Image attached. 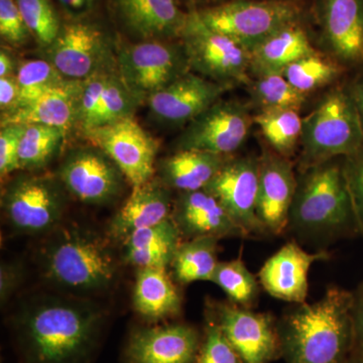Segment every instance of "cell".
I'll return each mask as SVG.
<instances>
[{
	"label": "cell",
	"instance_id": "obj_25",
	"mask_svg": "<svg viewBox=\"0 0 363 363\" xmlns=\"http://www.w3.org/2000/svg\"><path fill=\"white\" fill-rule=\"evenodd\" d=\"M125 25L145 40L180 39L188 13L177 0H116Z\"/></svg>",
	"mask_w": 363,
	"mask_h": 363
},
{
	"label": "cell",
	"instance_id": "obj_9",
	"mask_svg": "<svg viewBox=\"0 0 363 363\" xmlns=\"http://www.w3.org/2000/svg\"><path fill=\"white\" fill-rule=\"evenodd\" d=\"M117 70L140 104L191 71L182 43L147 40L121 48Z\"/></svg>",
	"mask_w": 363,
	"mask_h": 363
},
{
	"label": "cell",
	"instance_id": "obj_38",
	"mask_svg": "<svg viewBox=\"0 0 363 363\" xmlns=\"http://www.w3.org/2000/svg\"><path fill=\"white\" fill-rule=\"evenodd\" d=\"M194 363H243V360L220 329L206 321Z\"/></svg>",
	"mask_w": 363,
	"mask_h": 363
},
{
	"label": "cell",
	"instance_id": "obj_36",
	"mask_svg": "<svg viewBox=\"0 0 363 363\" xmlns=\"http://www.w3.org/2000/svg\"><path fill=\"white\" fill-rule=\"evenodd\" d=\"M16 77L21 89L20 100L16 108L35 101L37 98L66 80L47 59L20 62L16 68Z\"/></svg>",
	"mask_w": 363,
	"mask_h": 363
},
{
	"label": "cell",
	"instance_id": "obj_27",
	"mask_svg": "<svg viewBox=\"0 0 363 363\" xmlns=\"http://www.w3.org/2000/svg\"><path fill=\"white\" fill-rule=\"evenodd\" d=\"M167 269L143 267L136 272L133 309L147 321H164L181 314V293Z\"/></svg>",
	"mask_w": 363,
	"mask_h": 363
},
{
	"label": "cell",
	"instance_id": "obj_39",
	"mask_svg": "<svg viewBox=\"0 0 363 363\" xmlns=\"http://www.w3.org/2000/svg\"><path fill=\"white\" fill-rule=\"evenodd\" d=\"M343 169L359 234L363 236V147L354 154L343 157Z\"/></svg>",
	"mask_w": 363,
	"mask_h": 363
},
{
	"label": "cell",
	"instance_id": "obj_7",
	"mask_svg": "<svg viewBox=\"0 0 363 363\" xmlns=\"http://www.w3.org/2000/svg\"><path fill=\"white\" fill-rule=\"evenodd\" d=\"M196 11L205 25L250 52L279 28L301 18L300 6L293 0H233Z\"/></svg>",
	"mask_w": 363,
	"mask_h": 363
},
{
	"label": "cell",
	"instance_id": "obj_42",
	"mask_svg": "<svg viewBox=\"0 0 363 363\" xmlns=\"http://www.w3.org/2000/svg\"><path fill=\"white\" fill-rule=\"evenodd\" d=\"M25 267L18 260H6L0 266V302L6 306L25 281Z\"/></svg>",
	"mask_w": 363,
	"mask_h": 363
},
{
	"label": "cell",
	"instance_id": "obj_3",
	"mask_svg": "<svg viewBox=\"0 0 363 363\" xmlns=\"http://www.w3.org/2000/svg\"><path fill=\"white\" fill-rule=\"evenodd\" d=\"M38 252L43 278L66 295L89 298L116 285L119 264L111 238L89 227L59 225Z\"/></svg>",
	"mask_w": 363,
	"mask_h": 363
},
{
	"label": "cell",
	"instance_id": "obj_45",
	"mask_svg": "<svg viewBox=\"0 0 363 363\" xmlns=\"http://www.w3.org/2000/svg\"><path fill=\"white\" fill-rule=\"evenodd\" d=\"M346 87L357 107L363 130V74H358L352 80L346 83Z\"/></svg>",
	"mask_w": 363,
	"mask_h": 363
},
{
	"label": "cell",
	"instance_id": "obj_48",
	"mask_svg": "<svg viewBox=\"0 0 363 363\" xmlns=\"http://www.w3.org/2000/svg\"><path fill=\"white\" fill-rule=\"evenodd\" d=\"M345 363H363L362 360L360 359L359 357H357V355L353 354L351 355L350 359L347 360Z\"/></svg>",
	"mask_w": 363,
	"mask_h": 363
},
{
	"label": "cell",
	"instance_id": "obj_6",
	"mask_svg": "<svg viewBox=\"0 0 363 363\" xmlns=\"http://www.w3.org/2000/svg\"><path fill=\"white\" fill-rule=\"evenodd\" d=\"M67 193L57 176L23 172L2 191L1 207L9 225L18 233L47 234L63 221Z\"/></svg>",
	"mask_w": 363,
	"mask_h": 363
},
{
	"label": "cell",
	"instance_id": "obj_30",
	"mask_svg": "<svg viewBox=\"0 0 363 363\" xmlns=\"http://www.w3.org/2000/svg\"><path fill=\"white\" fill-rule=\"evenodd\" d=\"M218 241L214 238L182 241L169 267L177 283L189 285L198 281H211L219 264Z\"/></svg>",
	"mask_w": 363,
	"mask_h": 363
},
{
	"label": "cell",
	"instance_id": "obj_40",
	"mask_svg": "<svg viewBox=\"0 0 363 363\" xmlns=\"http://www.w3.org/2000/svg\"><path fill=\"white\" fill-rule=\"evenodd\" d=\"M0 35L13 45L26 44L32 35L16 0H0Z\"/></svg>",
	"mask_w": 363,
	"mask_h": 363
},
{
	"label": "cell",
	"instance_id": "obj_12",
	"mask_svg": "<svg viewBox=\"0 0 363 363\" xmlns=\"http://www.w3.org/2000/svg\"><path fill=\"white\" fill-rule=\"evenodd\" d=\"M82 133L91 145L116 162L133 188L154 179L160 143L133 116Z\"/></svg>",
	"mask_w": 363,
	"mask_h": 363
},
{
	"label": "cell",
	"instance_id": "obj_32",
	"mask_svg": "<svg viewBox=\"0 0 363 363\" xmlns=\"http://www.w3.org/2000/svg\"><path fill=\"white\" fill-rule=\"evenodd\" d=\"M253 123L259 128L271 149L281 156L291 159L300 145L303 118L298 111L292 109H274L257 111Z\"/></svg>",
	"mask_w": 363,
	"mask_h": 363
},
{
	"label": "cell",
	"instance_id": "obj_17",
	"mask_svg": "<svg viewBox=\"0 0 363 363\" xmlns=\"http://www.w3.org/2000/svg\"><path fill=\"white\" fill-rule=\"evenodd\" d=\"M202 335L192 325L138 327L124 348L125 363H194Z\"/></svg>",
	"mask_w": 363,
	"mask_h": 363
},
{
	"label": "cell",
	"instance_id": "obj_23",
	"mask_svg": "<svg viewBox=\"0 0 363 363\" xmlns=\"http://www.w3.org/2000/svg\"><path fill=\"white\" fill-rule=\"evenodd\" d=\"M172 193L173 191L160 179H152L140 187L133 188L130 197L109 222L107 235L112 240L123 242L138 229L157 225L171 218L174 204Z\"/></svg>",
	"mask_w": 363,
	"mask_h": 363
},
{
	"label": "cell",
	"instance_id": "obj_16",
	"mask_svg": "<svg viewBox=\"0 0 363 363\" xmlns=\"http://www.w3.org/2000/svg\"><path fill=\"white\" fill-rule=\"evenodd\" d=\"M259 161L257 217L269 235L281 236L288 231L289 216L297 188L295 164L269 145L262 147Z\"/></svg>",
	"mask_w": 363,
	"mask_h": 363
},
{
	"label": "cell",
	"instance_id": "obj_35",
	"mask_svg": "<svg viewBox=\"0 0 363 363\" xmlns=\"http://www.w3.org/2000/svg\"><path fill=\"white\" fill-rule=\"evenodd\" d=\"M252 104L259 111L292 109L300 111L308 95L296 89L283 74H272L252 79L247 86Z\"/></svg>",
	"mask_w": 363,
	"mask_h": 363
},
{
	"label": "cell",
	"instance_id": "obj_31",
	"mask_svg": "<svg viewBox=\"0 0 363 363\" xmlns=\"http://www.w3.org/2000/svg\"><path fill=\"white\" fill-rule=\"evenodd\" d=\"M67 133L55 126L26 124L18 152L20 171L35 173L49 166L59 154Z\"/></svg>",
	"mask_w": 363,
	"mask_h": 363
},
{
	"label": "cell",
	"instance_id": "obj_5",
	"mask_svg": "<svg viewBox=\"0 0 363 363\" xmlns=\"http://www.w3.org/2000/svg\"><path fill=\"white\" fill-rule=\"evenodd\" d=\"M362 147L357 107L346 84L337 86L303 118L298 169L350 156Z\"/></svg>",
	"mask_w": 363,
	"mask_h": 363
},
{
	"label": "cell",
	"instance_id": "obj_29",
	"mask_svg": "<svg viewBox=\"0 0 363 363\" xmlns=\"http://www.w3.org/2000/svg\"><path fill=\"white\" fill-rule=\"evenodd\" d=\"M182 241L183 238L172 218L138 229L123 242L124 262L136 269H168Z\"/></svg>",
	"mask_w": 363,
	"mask_h": 363
},
{
	"label": "cell",
	"instance_id": "obj_44",
	"mask_svg": "<svg viewBox=\"0 0 363 363\" xmlns=\"http://www.w3.org/2000/svg\"><path fill=\"white\" fill-rule=\"evenodd\" d=\"M20 86L16 75L0 78V108L1 114L13 111L20 100Z\"/></svg>",
	"mask_w": 363,
	"mask_h": 363
},
{
	"label": "cell",
	"instance_id": "obj_20",
	"mask_svg": "<svg viewBox=\"0 0 363 363\" xmlns=\"http://www.w3.org/2000/svg\"><path fill=\"white\" fill-rule=\"evenodd\" d=\"M138 105L117 68L101 72L83 81L75 128L84 133L133 117Z\"/></svg>",
	"mask_w": 363,
	"mask_h": 363
},
{
	"label": "cell",
	"instance_id": "obj_49",
	"mask_svg": "<svg viewBox=\"0 0 363 363\" xmlns=\"http://www.w3.org/2000/svg\"><path fill=\"white\" fill-rule=\"evenodd\" d=\"M192 1H195V2H209V1H214V0H192Z\"/></svg>",
	"mask_w": 363,
	"mask_h": 363
},
{
	"label": "cell",
	"instance_id": "obj_2",
	"mask_svg": "<svg viewBox=\"0 0 363 363\" xmlns=\"http://www.w3.org/2000/svg\"><path fill=\"white\" fill-rule=\"evenodd\" d=\"M278 319L286 363H345L354 348V294L330 286L313 304H292Z\"/></svg>",
	"mask_w": 363,
	"mask_h": 363
},
{
	"label": "cell",
	"instance_id": "obj_13",
	"mask_svg": "<svg viewBox=\"0 0 363 363\" xmlns=\"http://www.w3.org/2000/svg\"><path fill=\"white\" fill-rule=\"evenodd\" d=\"M45 51V59L70 80L84 81L117 68L108 38L98 26L85 21L62 26L58 37Z\"/></svg>",
	"mask_w": 363,
	"mask_h": 363
},
{
	"label": "cell",
	"instance_id": "obj_47",
	"mask_svg": "<svg viewBox=\"0 0 363 363\" xmlns=\"http://www.w3.org/2000/svg\"><path fill=\"white\" fill-rule=\"evenodd\" d=\"M60 4L71 13H83L89 11L97 0H59Z\"/></svg>",
	"mask_w": 363,
	"mask_h": 363
},
{
	"label": "cell",
	"instance_id": "obj_15",
	"mask_svg": "<svg viewBox=\"0 0 363 363\" xmlns=\"http://www.w3.org/2000/svg\"><path fill=\"white\" fill-rule=\"evenodd\" d=\"M57 177L74 198L98 206L113 202L125 179L116 162L94 145L71 150L60 164Z\"/></svg>",
	"mask_w": 363,
	"mask_h": 363
},
{
	"label": "cell",
	"instance_id": "obj_14",
	"mask_svg": "<svg viewBox=\"0 0 363 363\" xmlns=\"http://www.w3.org/2000/svg\"><path fill=\"white\" fill-rule=\"evenodd\" d=\"M259 157H231L204 188L218 200L247 238L269 235L257 213Z\"/></svg>",
	"mask_w": 363,
	"mask_h": 363
},
{
	"label": "cell",
	"instance_id": "obj_8",
	"mask_svg": "<svg viewBox=\"0 0 363 363\" xmlns=\"http://www.w3.org/2000/svg\"><path fill=\"white\" fill-rule=\"evenodd\" d=\"M191 71L225 84L250 85V52L205 25L197 11L188 13L180 37Z\"/></svg>",
	"mask_w": 363,
	"mask_h": 363
},
{
	"label": "cell",
	"instance_id": "obj_10",
	"mask_svg": "<svg viewBox=\"0 0 363 363\" xmlns=\"http://www.w3.org/2000/svg\"><path fill=\"white\" fill-rule=\"evenodd\" d=\"M206 321L220 329L243 363H271L281 357L278 319L271 313L207 300Z\"/></svg>",
	"mask_w": 363,
	"mask_h": 363
},
{
	"label": "cell",
	"instance_id": "obj_37",
	"mask_svg": "<svg viewBox=\"0 0 363 363\" xmlns=\"http://www.w3.org/2000/svg\"><path fill=\"white\" fill-rule=\"evenodd\" d=\"M28 30L38 44L47 49L61 30L56 11L50 0H16Z\"/></svg>",
	"mask_w": 363,
	"mask_h": 363
},
{
	"label": "cell",
	"instance_id": "obj_19",
	"mask_svg": "<svg viewBox=\"0 0 363 363\" xmlns=\"http://www.w3.org/2000/svg\"><path fill=\"white\" fill-rule=\"evenodd\" d=\"M234 85L215 82L188 72L147 100L152 116L171 125H187L222 99Z\"/></svg>",
	"mask_w": 363,
	"mask_h": 363
},
{
	"label": "cell",
	"instance_id": "obj_46",
	"mask_svg": "<svg viewBox=\"0 0 363 363\" xmlns=\"http://www.w3.org/2000/svg\"><path fill=\"white\" fill-rule=\"evenodd\" d=\"M18 63L14 61L11 52L2 48L0 51V78L16 75Z\"/></svg>",
	"mask_w": 363,
	"mask_h": 363
},
{
	"label": "cell",
	"instance_id": "obj_41",
	"mask_svg": "<svg viewBox=\"0 0 363 363\" xmlns=\"http://www.w3.org/2000/svg\"><path fill=\"white\" fill-rule=\"evenodd\" d=\"M26 124L2 125L0 130V175L2 178L20 171L18 152Z\"/></svg>",
	"mask_w": 363,
	"mask_h": 363
},
{
	"label": "cell",
	"instance_id": "obj_28",
	"mask_svg": "<svg viewBox=\"0 0 363 363\" xmlns=\"http://www.w3.org/2000/svg\"><path fill=\"white\" fill-rule=\"evenodd\" d=\"M231 157L200 150H176L159 162V179L178 193L203 190Z\"/></svg>",
	"mask_w": 363,
	"mask_h": 363
},
{
	"label": "cell",
	"instance_id": "obj_21",
	"mask_svg": "<svg viewBox=\"0 0 363 363\" xmlns=\"http://www.w3.org/2000/svg\"><path fill=\"white\" fill-rule=\"evenodd\" d=\"M330 259L324 250L310 252L297 240L288 241L264 262L257 274L260 286L272 297L291 304L306 302L310 269L315 262Z\"/></svg>",
	"mask_w": 363,
	"mask_h": 363
},
{
	"label": "cell",
	"instance_id": "obj_4",
	"mask_svg": "<svg viewBox=\"0 0 363 363\" xmlns=\"http://www.w3.org/2000/svg\"><path fill=\"white\" fill-rule=\"evenodd\" d=\"M288 231L301 245L325 247L360 235L343 157L298 169Z\"/></svg>",
	"mask_w": 363,
	"mask_h": 363
},
{
	"label": "cell",
	"instance_id": "obj_22",
	"mask_svg": "<svg viewBox=\"0 0 363 363\" xmlns=\"http://www.w3.org/2000/svg\"><path fill=\"white\" fill-rule=\"evenodd\" d=\"M172 220L183 240L198 238H247L216 198L203 190L178 193L174 199Z\"/></svg>",
	"mask_w": 363,
	"mask_h": 363
},
{
	"label": "cell",
	"instance_id": "obj_34",
	"mask_svg": "<svg viewBox=\"0 0 363 363\" xmlns=\"http://www.w3.org/2000/svg\"><path fill=\"white\" fill-rule=\"evenodd\" d=\"M211 283L218 286L233 304L253 309L259 303L262 288L259 279L247 269L240 257L219 262Z\"/></svg>",
	"mask_w": 363,
	"mask_h": 363
},
{
	"label": "cell",
	"instance_id": "obj_24",
	"mask_svg": "<svg viewBox=\"0 0 363 363\" xmlns=\"http://www.w3.org/2000/svg\"><path fill=\"white\" fill-rule=\"evenodd\" d=\"M83 81L66 79L35 101L1 114V126L6 124H45L63 128H75Z\"/></svg>",
	"mask_w": 363,
	"mask_h": 363
},
{
	"label": "cell",
	"instance_id": "obj_33",
	"mask_svg": "<svg viewBox=\"0 0 363 363\" xmlns=\"http://www.w3.org/2000/svg\"><path fill=\"white\" fill-rule=\"evenodd\" d=\"M345 71L333 57L316 51L286 67L283 75L293 87L309 95L325 86L333 84Z\"/></svg>",
	"mask_w": 363,
	"mask_h": 363
},
{
	"label": "cell",
	"instance_id": "obj_43",
	"mask_svg": "<svg viewBox=\"0 0 363 363\" xmlns=\"http://www.w3.org/2000/svg\"><path fill=\"white\" fill-rule=\"evenodd\" d=\"M353 305V325H354V348L353 354L363 362V283L357 286Z\"/></svg>",
	"mask_w": 363,
	"mask_h": 363
},
{
	"label": "cell",
	"instance_id": "obj_18",
	"mask_svg": "<svg viewBox=\"0 0 363 363\" xmlns=\"http://www.w3.org/2000/svg\"><path fill=\"white\" fill-rule=\"evenodd\" d=\"M322 39L346 70L363 69V0H319Z\"/></svg>",
	"mask_w": 363,
	"mask_h": 363
},
{
	"label": "cell",
	"instance_id": "obj_26",
	"mask_svg": "<svg viewBox=\"0 0 363 363\" xmlns=\"http://www.w3.org/2000/svg\"><path fill=\"white\" fill-rule=\"evenodd\" d=\"M316 51L300 21L289 23L250 51V77L283 74L294 62Z\"/></svg>",
	"mask_w": 363,
	"mask_h": 363
},
{
	"label": "cell",
	"instance_id": "obj_11",
	"mask_svg": "<svg viewBox=\"0 0 363 363\" xmlns=\"http://www.w3.org/2000/svg\"><path fill=\"white\" fill-rule=\"evenodd\" d=\"M252 124L250 105L220 99L185 126L176 150L233 156L247 140Z\"/></svg>",
	"mask_w": 363,
	"mask_h": 363
},
{
	"label": "cell",
	"instance_id": "obj_1",
	"mask_svg": "<svg viewBox=\"0 0 363 363\" xmlns=\"http://www.w3.org/2000/svg\"><path fill=\"white\" fill-rule=\"evenodd\" d=\"M106 313L87 298H32L11 321L21 363H91L101 342Z\"/></svg>",
	"mask_w": 363,
	"mask_h": 363
}]
</instances>
